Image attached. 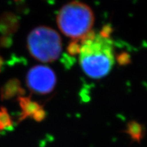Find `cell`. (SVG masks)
Listing matches in <instances>:
<instances>
[{
    "mask_svg": "<svg viewBox=\"0 0 147 147\" xmlns=\"http://www.w3.org/2000/svg\"><path fill=\"white\" fill-rule=\"evenodd\" d=\"M79 62L90 78L99 79L106 76L114 63V46L109 37L91 31L82 39Z\"/></svg>",
    "mask_w": 147,
    "mask_h": 147,
    "instance_id": "1",
    "label": "cell"
},
{
    "mask_svg": "<svg viewBox=\"0 0 147 147\" xmlns=\"http://www.w3.org/2000/svg\"><path fill=\"white\" fill-rule=\"evenodd\" d=\"M95 16L84 2L71 1L63 6L57 15V24L63 34L74 40H82L92 31Z\"/></svg>",
    "mask_w": 147,
    "mask_h": 147,
    "instance_id": "2",
    "label": "cell"
},
{
    "mask_svg": "<svg viewBox=\"0 0 147 147\" xmlns=\"http://www.w3.org/2000/svg\"><path fill=\"white\" fill-rule=\"evenodd\" d=\"M27 47L31 55L44 63L55 61L62 50L61 38L58 33L47 26H39L30 32Z\"/></svg>",
    "mask_w": 147,
    "mask_h": 147,
    "instance_id": "3",
    "label": "cell"
},
{
    "mask_svg": "<svg viewBox=\"0 0 147 147\" xmlns=\"http://www.w3.org/2000/svg\"><path fill=\"white\" fill-rule=\"evenodd\" d=\"M26 83L28 88L34 93L48 94L55 86V74L47 66H35L28 71Z\"/></svg>",
    "mask_w": 147,
    "mask_h": 147,
    "instance_id": "4",
    "label": "cell"
},
{
    "mask_svg": "<svg viewBox=\"0 0 147 147\" xmlns=\"http://www.w3.org/2000/svg\"><path fill=\"white\" fill-rule=\"evenodd\" d=\"M20 105L23 113L22 118H26L29 116H32L34 118L36 114L42 109L41 106H40L37 102H34L27 98H21Z\"/></svg>",
    "mask_w": 147,
    "mask_h": 147,
    "instance_id": "5",
    "label": "cell"
},
{
    "mask_svg": "<svg viewBox=\"0 0 147 147\" xmlns=\"http://www.w3.org/2000/svg\"><path fill=\"white\" fill-rule=\"evenodd\" d=\"M126 132L133 140L139 141L144 135V128L137 122L131 121L127 125Z\"/></svg>",
    "mask_w": 147,
    "mask_h": 147,
    "instance_id": "6",
    "label": "cell"
},
{
    "mask_svg": "<svg viewBox=\"0 0 147 147\" xmlns=\"http://www.w3.org/2000/svg\"><path fill=\"white\" fill-rule=\"evenodd\" d=\"M0 123L3 129L12 125V120L5 108L2 107L0 108Z\"/></svg>",
    "mask_w": 147,
    "mask_h": 147,
    "instance_id": "7",
    "label": "cell"
},
{
    "mask_svg": "<svg viewBox=\"0 0 147 147\" xmlns=\"http://www.w3.org/2000/svg\"><path fill=\"white\" fill-rule=\"evenodd\" d=\"M2 130H4V129L3 128H2V125H1V123H0V131H2Z\"/></svg>",
    "mask_w": 147,
    "mask_h": 147,
    "instance_id": "8",
    "label": "cell"
},
{
    "mask_svg": "<svg viewBox=\"0 0 147 147\" xmlns=\"http://www.w3.org/2000/svg\"><path fill=\"white\" fill-rule=\"evenodd\" d=\"M1 65H2V58H0V67H1Z\"/></svg>",
    "mask_w": 147,
    "mask_h": 147,
    "instance_id": "9",
    "label": "cell"
}]
</instances>
